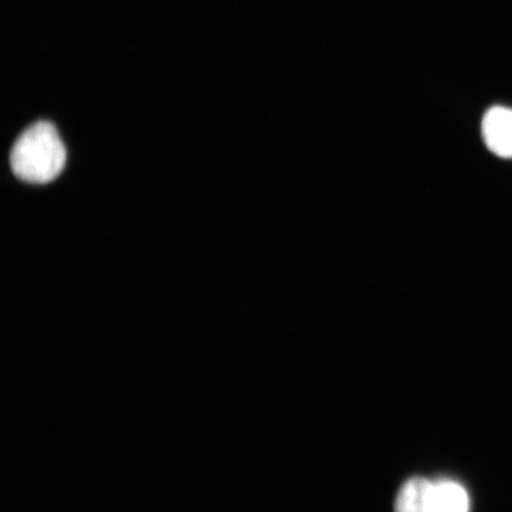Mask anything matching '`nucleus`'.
<instances>
[{"label":"nucleus","instance_id":"f257e3e1","mask_svg":"<svg viewBox=\"0 0 512 512\" xmlns=\"http://www.w3.org/2000/svg\"><path fill=\"white\" fill-rule=\"evenodd\" d=\"M67 151L56 127L40 121L12 146L10 163L14 174L31 184H46L59 177L66 166Z\"/></svg>","mask_w":512,"mask_h":512},{"label":"nucleus","instance_id":"f03ea898","mask_svg":"<svg viewBox=\"0 0 512 512\" xmlns=\"http://www.w3.org/2000/svg\"><path fill=\"white\" fill-rule=\"evenodd\" d=\"M483 138L494 155L512 158V110L496 106L486 112L483 119Z\"/></svg>","mask_w":512,"mask_h":512},{"label":"nucleus","instance_id":"7ed1b4c3","mask_svg":"<svg viewBox=\"0 0 512 512\" xmlns=\"http://www.w3.org/2000/svg\"><path fill=\"white\" fill-rule=\"evenodd\" d=\"M434 485L425 478H413L402 486L395 512H431Z\"/></svg>","mask_w":512,"mask_h":512},{"label":"nucleus","instance_id":"20e7f679","mask_svg":"<svg viewBox=\"0 0 512 512\" xmlns=\"http://www.w3.org/2000/svg\"><path fill=\"white\" fill-rule=\"evenodd\" d=\"M469 505L463 486L451 482L434 485L431 512H469Z\"/></svg>","mask_w":512,"mask_h":512}]
</instances>
